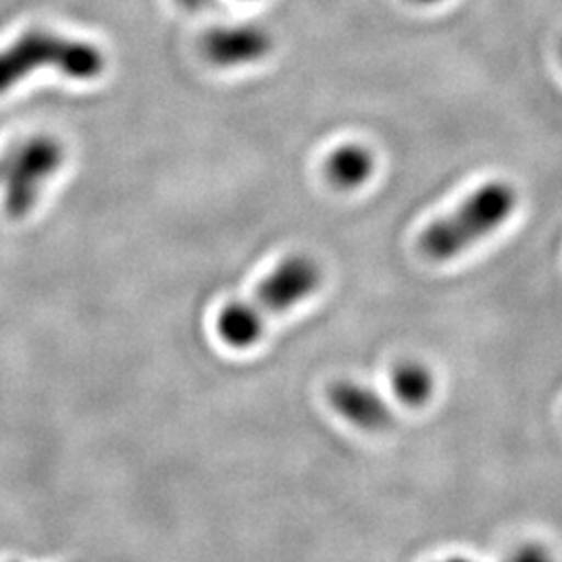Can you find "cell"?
<instances>
[{
    "instance_id": "obj_10",
    "label": "cell",
    "mask_w": 562,
    "mask_h": 562,
    "mask_svg": "<svg viewBox=\"0 0 562 562\" xmlns=\"http://www.w3.org/2000/svg\"><path fill=\"white\" fill-rule=\"evenodd\" d=\"M176 2L183 7V9H188V11H201L211 0H176Z\"/></svg>"
},
{
    "instance_id": "obj_9",
    "label": "cell",
    "mask_w": 562,
    "mask_h": 562,
    "mask_svg": "<svg viewBox=\"0 0 562 562\" xmlns=\"http://www.w3.org/2000/svg\"><path fill=\"white\" fill-rule=\"evenodd\" d=\"M510 562H554L550 559V554L540 548V546H522Z\"/></svg>"
},
{
    "instance_id": "obj_5",
    "label": "cell",
    "mask_w": 562,
    "mask_h": 562,
    "mask_svg": "<svg viewBox=\"0 0 562 562\" xmlns=\"http://www.w3.org/2000/svg\"><path fill=\"white\" fill-rule=\"evenodd\" d=\"M273 50L269 30L255 23L222 25L204 34L202 53L217 67H240L265 59Z\"/></svg>"
},
{
    "instance_id": "obj_4",
    "label": "cell",
    "mask_w": 562,
    "mask_h": 562,
    "mask_svg": "<svg viewBox=\"0 0 562 562\" xmlns=\"http://www.w3.org/2000/svg\"><path fill=\"white\" fill-rule=\"evenodd\" d=\"M65 162V148L55 136L36 134L13 144L0 157V192L9 217L23 220L41 199L44 183Z\"/></svg>"
},
{
    "instance_id": "obj_3",
    "label": "cell",
    "mask_w": 562,
    "mask_h": 562,
    "mask_svg": "<svg viewBox=\"0 0 562 562\" xmlns=\"http://www.w3.org/2000/svg\"><path fill=\"white\" fill-rule=\"evenodd\" d=\"M42 67L57 69L71 80L88 81L101 76L106 59L90 42L32 30L0 50V97Z\"/></svg>"
},
{
    "instance_id": "obj_8",
    "label": "cell",
    "mask_w": 562,
    "mask_h": 562,
    "mask_svg": "<svg viewBox=\"0 0 562 562\" xmlns=\"http://www.w3.org/2000/svg\"><path fill=\"white\" fill-rule=\"evenodd\" d=\"M392 390L404 404L422 406L434 394V375L423 362H401L392 371Z\"/></svg>"
},
{
    "instance_id": "obj_12",
    "label": "cell",
    "mask_w": 562,
    "mask_h": 562,
    "mask_svg": "<svg viewBox=\"0 0 562 562\" xmlns=\"http://www.w3.org/2000/svg\"><path fill=\"white\" fill-rule=\"evenodd\" d=\"M415 2H422V4H431V2H440V0H415Z\"/></svg>"
},
{
    "instance_id": "obj_11",
    "label": "cell",
    "mask_w": 562,
    "mask_h": 562,
    "mask_svg": "<svg viewBox=\"0 0 562 562\" xmlns=\"http://www.w3.org/2000/svg\"><path fill=\"white\" fill-rule=\"evenodd\" d=\"M443 562H473V561H469V559H461V557H454V559H448V561H443Z\"/></svg>"
},
{
    "instance_id": "obj_2",
    "label": "cell",
    "mask_w": 562,
    "mask_h": 562,
    "mask_svg": "<svg viewBox=\"0 0 562 562\" xmlns=\"http://www.w3.org/2000/svg\"><path fill=\"white\" fill-rule=\"evenodd\" d=\"M517 190L506 181H490L475 190L461 206L431 223L419 238L423 255L431 261H450L496 232L515 211Z\"/></svg>"
},
{
    "instance_id": "obj_1",
    "label": "cell",
    "mask_w": 562,
    "mask_h": 562,
    "mask_svg": "<svg viewBox=\"0 0 562 562\" xmlns=\"http://www.w3.org/2000/svg\"><path fill=\"white\" fill-rule=\"evenodd\" d=\"M322 283V269L311 257L294 255L278 265L248 301L223 308L217 327L223 341L232 348L255 346L267 323L294 304L308 299Z\"/></svg>"
},
{
    "instance_id": "obj_6",
    "label": "cell",
    "mask_w": 562,
    "mask_h": 562,
    "mask_svg": "<svg viewBox=\"0 0 562 562\" xmlns=\"http://www.w3.org/2000/svg\"><path fill=\"white\" fill-rule=\"evenodd\" d=\"M327 398L338 415L364 431H383L394 423L390 404L369 385L340 380L331 383Z\"/></svg>"
},
{
    "instance_id": "obj_7",
    "label": "cell",
    "mask_w": 562,
    "mask_h": 562,
    "mask_svg": "<svg viewBox=\"0 0 562 562\" xmlns=\"http://www.w3.org/2000/svg\"><path fill=\"white\" fill-rule=\"evenodd\" d=\"M373 155L361 144H344L336 148L325 165L327 180L341 190H355L371 178L373 173Z\"/></svg>"
}]
</instances>
